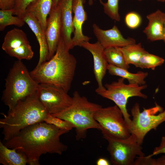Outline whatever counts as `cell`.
<instances>
[{
    "label": "cell",
    "instance_id": "obj_37",
    "mask_svg": "<svg viewBox=\"0 0 165 165\" xmlns=\"http://www.w3.org/2000/svg\"><path fill=\"white\" fill-rule=\"evenodd\" d=\"M93 0H88V4L90 6H91L93 4Z\"/></svg>",
    "mask_w": 165,
    "mask_h": 165
},
{
    "label": "cell",
    "instance_id": "obj_1",
    "mask_svg": "<svg viewBox=\"0 0 165 165\" xmlns=\"http://www.w3.org/2000/svg\"><path fill=\"white\" fill-rule=\"evenodd\" d=\"M69 132L43 121L21 130L3 143L24 154L28 164L39 165L42 155L47 153L61 155L67 150L68 146L61 141L60 137Z\"/></svg>",
    "mask_w": 165,
    "mask_h": 165
},
{
    "label": "cell",
    "instance_id": "obj_11",
    "mask_svg": "<svg viewBox=\"0 0 165 165\" xmlns=\"http://www.w3.org/2000/svg\"><path fill=\"white\" fill-rule=\"evenodd\" d=\"M2 48L9 56L19 60H30L34 56V53L26 33L18 28H15L7 32Z\"/></svg>",
    "mask_w": 165,
    "mask_h": 165
},
{
    "label": "cell",
    "instance_id": "obj_30",
    "mask_svg": "<svg viewBox=\"0 0 165 165\" xmlns=\"http://www.w3.org/2000/svg\"><path fill=\"white\" fill-rule=\"evenodd\" d=\"M155 159L152 157L147 156H137L133 165H155Z\"/></svg>",
    "mask_w": 165,
    "mask_h": 165
},
{
    "label": "cell",
    "instance_id": "obj_5",
    "mask_svg": "<svg viewBox=\"0 0 165 165\" xmlns=\"http://www.w3.org/2000/svg\"><path fill=\"white\" fill-rule=\"evenodd\" d=\"M38 85L25 65L18 60L14 62L5 79L2 100L10 110L19 101L35 92Z\"/></svg>",
    "mask_w": 165,
    "mask_h": 165
},
{
    "label": "cell",
    "instance_id": "obj_16",
    "mask_svg": "<svg viewBox=\"0 0 165 165\" xmlns=\"http://www.w3.org/2000/svg\"><path fill=\"white\" fill-rule=\"evenodd\" d=\"M21 18L35 35L39 46V57L36 66L48 61L49 50L45 32L37 18L31 13L26 11Z\"/></svg>",
    "mask_w": 165,
    "mask_h": 165
},
{
    "label": "cell",
    "instance_id": "obj_3",
    "mask_svg": "<svg viewBox=\"0 0 165 165\" xmlns=\"http://www.w3.org/2000/svg\"><path fill=\"white\" fill-rule=\"evenodd\" d=\"M1 114L3 118L0 120V127L2 129L5 142L21 130L44 121L49 113L39 100L36 91L19 101L7 114Z\"/></svg>",
    "mask_w": 165,
    "mask_h": 165
},
{
    "label": "cell",
    "instance_id": "obj_35",
    "mask_svg": "<svg viewBox=\"0 0 165 165\" xmlns=\"http://www.w3.org/2000/svg\"><path fill=\"white\" fill-rule=\"evenodd\" d=\"M53 2V6H56L58 4L59 0H52Z\"/></svg>",
    "mask_w": 165,
    "mask_h": 165
},
{
    "label": "cell",
    "instance_id": "obj_25",
    "mask_svg": "<svg viewBox=\"0 0 165 165\" xmlns=\"http://www.w3.org/2000/svg\"><path fill=\"white\" fill-rule=\"evenodd\" d=\"M164 61L163 58L150 53L146 51L135 66L142 69H150L154 70L156 67L163 64Z\"/></svg>",
    "mask_w": 165,
    "mask_h": 165
},
{
    "label": "cell",
    "instance_id": "obj_33",
    "mask_svg": "<svg viewBox=\"0 0 165 165\" xmlns=\"http://www.w3.org/2000/svg\"><path fill=\"white\" fill-rule=\"evenodd\" d=\"M96 164L97 165H110V163L106 159L100 158H99L97 161Z\"/></svg>",
    "mask_w": 165,
    "mask_h": 165
},
{
    "label": "cell",
    "instance_id": "obj_12",
    "mask_svg": "<svg viewBox=\"0 0 165 165\" xmlns=\"http://www.w3.org/2000/svg\"><path fill=\"white\" fill-rule=\"evenodd\" d=\"M45 34L49 50V60L54 54L61 36V10L58 4L53 6L49 13Z\"/></svg>",
    "mask_w": 165,
    "mask_h": 165
},
{
    "label": "cell",
    "instance_id": "obj_21",
    "mask_svg": "<svg viewBox=\"0 0 165 165\" xmlns=\"http://www.w3.org/2000/svg\"><path fill=\"white\" fill-rule=\"evenodd\" d=\"M109 73L112 75L119 76L127 79L129 84L142 85L146 84L145 79L148 75L146 72L138 71L133 73L129 72L128 70L120 68L109 64L107 67Z\"/></svg>",
    "mask_w": 165,
    "mask_h": 165
},
{
    "label": "cell",
    "instance_id": "obj_13",
    "mask_svg": "<svg viewBox=\"0 0 165 165\" xmlns=\"http://www.w3.org/2000/svg\"><path fill=\"white\" fill-rule=\"evenodd\" d=\"M79 46L89 51L93 56L94 72L98 86L96 90H101L105 89V88L103 85L102 80L108 64L105 55V49L98 41L93 43L83 42Z\"/></svg>",
    "mask_w": 165,
    "mask_h": 165
},
{
    "label": "cell",
    "instance_id": "obj_7",
    "mask_svg": "<svg viewBox=\"0 0 165 165\" xmlns=\"http://www.w3.org/2000/svg\"><path fill=\"white\" fill-rule=\"evenodd\" d=\"M140 112V106L136 103L131 109L133 118L130 132L136 137L138 144L142 145L146 134L151 130H156L157 127L165 122V110L156 103L155 107Z\"/></svg>",
    "mask_w": 165,
    "mask_h": 165
},
{
    "label": "cell",
    "instance_id": "obj_27",
    "mask_svg": "<svg viewBox=\"0 0 165 165\" xmlns=\"http://www.w3.org/2000/svg\"><path fill=\"white\" fill-rule=\"evenodd\" d=\"M44 121L47 123L53 125L59 129L69 131L75 128L74 126L68 121L53 116L50 114L45 119Z\"/></svg>",
    "mask_w": 165,
    "mask_h": 165
},
{
    "label": "cell",
    "instance_id": "obj_36",
    "mask_svg": "<svg viewBox=\"0 0 165 165\" xmlns=\"http://www.w3.org/2000/svg\"><path fill=\"white\" fill-rule=\"evenodd\" d=\"M163 41L164 43H165V21L164 23V29L163 38Z\"/></svg>",
    "mask_w": 165,
    "mask_h": 165
},
{
    "label": "cell",
    "instance_id": "obj_20",
    "mask_svg": "<svg viewBox=\"0 0 165 165\" xmlns=\"http://www.w3.org/2000/svg\"><path fill=\"white\" fill-rule=\"evenodd\" d=\"M0 163L3 165H25L28 160L22 153L10 148L0 142Z\"/></svg>",
    "mask_w": 165,
    "mask_h": 165
},
{
    "label": "cell",
    "instance_id": "obj_8",
    "mask_svg": "<svg viewBox=\"0 0 165 165\" xmlns=\"http://www.w3.org/2000/svg\"><path fill=\"white\" fill-rule=\"evenodd\" d=\"M108 143L107 150L110 156L111 163L114 165H133L137 156H145L141 145L135 136L131 134L125 139L103 135Z\"/></svg>",
    "mask_w": 165,
    "mask_h": 165
},
{
    "label": "cell",
    "instance_id": "obj_14",
    "mask_svg": "<svg viewBox=\"0 0 165 165\" xmlns=\"http://www.w3.org/2000/svg\"><path fill=\"white\" fill-rule=\"evenodd\" d=\"M92 28L97 41L104 49L112 47H121L136 43L135 40L133 38H124L116 25L107 30L101 29L95 24L93 25Z\"/></svg>",
    "mask_w": 165,
    "mask_h": 165
},
{
    "label": "cell",
    "instance_id": "obj_4",
    "mask_svg": "<svg viewBox=\"0 0 165 165\" xmlns=\"http://www.w3.org/2000/svg\"><path fill=\"white\" fill-rule=\"evenodd\" d=\"M72 104L61 112L52 116L67 121L75 127L77 140L85 138L87 130L90 129L100 130V127L94 118L95 112L102 106L89 101L77 91L73 94Z\"/></svg>",
    "mask_w": 165,
    "mask_h": 165
},
{
    "label": "cell",
    "instance_id": "obj_9",
    "mask_svg": "<svg viewBox=\"0 0 165 165\" xmlns=\"http://www.w3.org/2000/svg\"><path fill=\"white\" fill-rule=\"evenodd\" d=\"M103 135L119 139H125L131 135L123 114L116 105L101 107L94 115Z\"/></svg>",
    "mask_w": 165,
    "mask_h": 165
},
{
    "label": "cell",
    "instance_id": "obj_22",
    "mask_svg": "<svg viewBox=\"0 0 165 165\" xmlns=\"http://www.w3.org/2000/svg\"><path fill=\"white\" fill-rule=\"evenodd\" d=\"M118 48L122 52L127 63L129 65L132 64L135 66L146 51L141 43L131 44Z\"/></svg>",
    "mask_w": 165,
    "mask_h": 165
},
{
    "label": "cell",
    "instance_id": "obj_17",
    "mask_svg": "<svg viewBox=\"0 0 165 165\" xmlns=\"http://www.w3.org/2000/svg\"><path fill=\"white\" fill-rule=\"evenodd\" d=\"M72 0H59L58 3L61 10V36L69 50L73 48L71 37L72 34L74 31L72 21Z\"/></svg>",
    "mask_w": 165,
    "mask_h": 165
},
{
    "label": "cell",
    "instance_id": "obj_18",
    "mask_svg": "<svg viewBox=\"0 0 165 165\" xmlns=\"http://www.w3.org/2000/svg\"><path fill=\"white\" fill-rule=\"evenodd\" d=\"M148 24L143 31L148 39L151 41L163 40L165 13L159 9L148 15Z\"/></svg>",
    "mask_w": 165,
    "mask_h": 165
},
{
    "label": "cell",
    "instance_id": "obj_26",
    "mask_svg": "<svg viewBox=\"0 0 165 165\" xmlns=\"http://www.w3.org/2000/svg\"><path fill=\"white\" fill-rule=\"evenodd\" d=\"M120 0H107L104 3L99 0L103 7L105 13L112 19L116 21H119L120 16L119 12V2Z\"/></svg>",
    "mask_w": 165,
    "mask_h": 165
},
{
    "label": "cell",
    "instance_id": "obj_32",
    "mask_svg": "<svg viewBox=\"0 0 165 165\" xmlns=\"http://www.w3.org/2000/svg\"><path fill=\"white\" fill-rule=\"evenodd\" d=\"M16 0H0L1 9H13Z\"/></svg>",
    "mask_w": 165,
    "mask_h": 165
},
{
    "label": "cell",
    "instance_id": "obj_6",
    "mask_svg": "<svg viewBox=\"0 0 165 165\" xmlns=\"http://www.w3.org/2000/svg\"><path fill=\"white\" fill-rule=\"evenodd\" d=\"M124 80V78L120 77L116 81L105 84V89L101 90H96L95 91L103 97L113 101L119 108L123 114L130 131L132 120L130 118L131 115L128 113L127 108L128 100L133 97L147 98V96L141 92L142 90L147 87V85L126 84Z\"/></svg>",
    "mask_w": 165,
    "mask_h": 165
},
{
    "label": "cell",
    "instance_id": "obj_19",
    "mask_svg": "<svg viewBox=\"0 0 165 165\" xmlns=\"http://www.w3.org/2000/svg\"><path fill=\"white\" fill-rule=\"evenodd\" d=\"M53 5L52 0H36L31 4L26 10L31 13L37 18L45 32L48 17Z\"/></svg>",
    "mask_w": 165,
    "mask_h": 165
},
{
    "label": "cell",
    "instance_id": "obj_38",
    "mask_svg": "<svg viewBox=\"0 0 165 165\" xmlns=\"http://www.w3.org/2000/svg\"><path fill=\"white\" fill-rule=\"evenodd\" d=\"M138 0L139 1H141L143 0ZM156 0L159 2H165V0Z\"/></svg>",
    "mask_w": 165,
    "mask_h": 165
},
{
    "label": "cell",
    "instance_id": "obj_15",
    "mask_svg": "<svg viewBox=\"0 0 165 165\" xmlns=\"http://www.w3.org/2000/svg\"><path fill=\"white\" fill-rule=\"evenodd\" d=\"M86 0H72V9L74 15L73 24L74 28L72 38L73 47L79 46L83 42H89L91 38L83 33L82 27L84 23L87 19V15L84 8Z\"/></svg>",
    "mask_w": 165,
    "mask_h": 165
},
{
    "label": "cell",
    "instance_id": "obj_23",
    "mask_svg": "<svg viewBox=\"0 0 165 165\" xmlns=\"http://www.w3.org/2000/svg\"><path fill=\"white\" fill-rule=\"evenodd\" d=\"M104 53L109 64L127 70L130 68L129 65L126 62L122 52L118 47L105 48Z\"/></svg>",
    "mask_w": 165,
    "mask_h": 165
},
{
    "label": "cell",
    "instance_id": "obj_24",
    "mask_svg": "<svg viewBox=\"0 0 165 165\" xmlns=\"http://www.w3.org/2000/svg\"><path fill=\"white\" fill-rule=\"evenodd\" d=\"M13 9L0 10V31L4 30L7 26L14 25L19 27L23 26L25 23L20 17L13 16Z\"/></svg>",
    "mask_w": 165,
    "mask_h": 165
},
{
    "label": "cell",
    "instance_id": "obj_28",
    "mask_svg": "<svg viewBox=\"0 0 165 165\" xmlns=\"http://www.w3.org/2000/svg\"><path fill=\"white\" fill-rule=\"evenodd\" d=\"M142 19L140 15L134 12H130L125 16V22L127 26L130 28L134 29L141 24Z\"/></svg>",
    "mask_w": 165,
    "mask_h": 165
},
{
    "label": "cell",
    "instance_id": "obj_34",
    "mask_svg": "<svg viewBox=\"0 0 165 165\" xmlns=\"http://www.w3.org/2000/svg\"><path fill=\"white\" fill-rule=\"evenodd\" d=\"M155 165H165V156L155 159Z\"/></svg>",
    "mask_w": 165,
    "mask_h": 165
},
{
    "label": "cell",
    "instance_id": "obj_31",
    "mask_svg": "<svg viewBox=\"0 0 165 165\" xmlns=\"http://www.w3.org/2000/svg\"><path fill=\"white\" fill-rule=\"evenodd\" d=\"M162 153L165 154V136H163L160 145L156 147L152 153L148 156L149 157H152Z\"/></svg>",
    "mask_w": 165,
    "mask_h": 165
},
{
    "label": "cell",
    "instance_id": "obj_2",
    "mask_svg": "<svg viewBox=\"0 0 165 165\" xmlns=\"http://www.w3.org/2000/svg\"><path fill=\"white\" fill-rule=\"evenodd\" d=\"M61 36L56 51L49 60L43 62L30 72L38 83L54 85L67 92L70 90L75 75L77 61L70 53Z\"/></svg>",
    "mask_w": 165,
    "mask_h": 165
},
{
    "label": "cell",
    "instance_id": "obj_10",
    "mask_svg": "<svg viewBox=\"0 0 165 165\" xmlns=\"http://www.w3.org/2000/svg\"><path fill=\"white\" fill-rule=\"evenodd\" d=\"M37 93L39 100L50 114L61 112L72 103V97L67 92L53 85L38 84Z\"/></svg>",
    "mask_w": 165,
    "mask_h": 165
},
{
    "label": "cell",
    "instance_id": "obj_29",
    "mask_svg": "<svg viewBox=\"0 0 165 165\" xmlns=\"http://www.w3.org/2000/svg\"><path fill=\"white\" fill-rule=\"evenodd\" d=\"M36 0H16L13 15L21 18L25 13L28 7Z\"/></svg>",
    "mask_w": 165,
    "mask_h": 165
}]
</instances>
